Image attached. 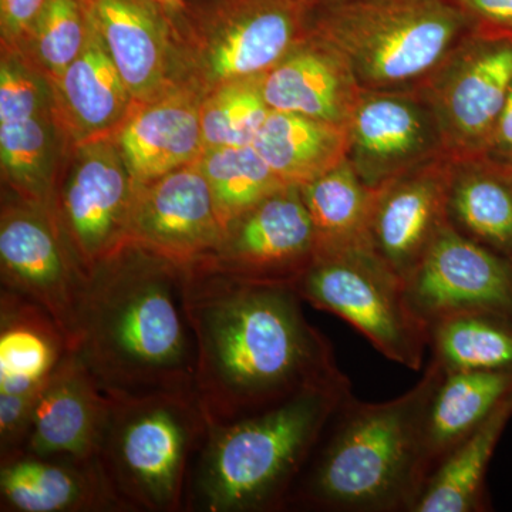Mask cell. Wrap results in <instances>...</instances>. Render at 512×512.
I'll use <instances>...</instances> for the list:
<instances>
[{
    "label": "cell",
    "instance_id": "6da1fadb",
    "mask_svg": "<svg viewBox=\"0 0 512 512\" xmlns=\"http://www.w3.org/2000/svg\"><path fill=\"white\" fill-rule=\"evenodd\" d=\"M303 302L293 285L245 281L202 261L184 266L195 396L208 423L251 416L342 373Z\"/></svg>",
    "mask_w": 512,
    "mask_h": 512
},
{
    "label": "cell",
    "instance_id": "7a4b0ae2",
    "mask_svg": "<svg viewBox=\"0 0 512 512\" xmlns=\"http://www.w3.org/2000/svg\"><path fill=\"white\" fill-rule=\"evenodd\" d=\"M73 350L106 393H195L184 266L127 241L84 278Z\"/></svg>",
    "mask_w": 512,
    "mask_h": 512
},
{
    "label": "cell",
    "instance_id": "3957f363",
    "mask_svg": "<svg viewBox=\"0 0 512 512\" xmlns=\"http://www.w3.org/2000/svg\"><path fill=\"white\" fill-rule=\"evenodd\" d=\"M443 373L431 359L419 383L387 402H362L349 393L326 424L285 511L413 512L424 488V419Z\"/></svg>",
    "mask_w": 512,
    "mask_h": 512
},
{
    "label": "cell",
    "instance_id": "277c9868",
    "mask_svg": "<svg viewBox=\"0 0 512 512\" xmlns=\"http://www.w3.org/2000/svg\"><path fill=\"white\" fill-rule=\"evenodd\" d=\"M349 393V377L340 373L251 416L208 423L187 510L285 511L326 424Z\"/></svg>",
    "mask_w": 512,
    "mask_h": 512
},
{
    "label": "cell",
    "instance_id": "5b68a950",
    "mask_svg": "<svg viewBox=\"0 0 512 512\" xmlns=\"http://www.w3.org/2000/svg\"><path fill=\"white\" fill-rule=\"evenodd\" d=\"M109 394L101 470L127 511L187 510L208 420L195 393Z\"/></svg>",
    "mask_w": 512,
    "mask_h": 512
},
{
    "label": "cell",
    "instance_id": "8992f818",
    "mask_svg": "<svg viewBox=\"0 0 512 512\" xmlns=\"http://www.w3.org/2000/svg\"><path fill=\"white\" fill-rule=\"evenodd\" d=\"M474 26L453 0H336L316 8L311 32L342 53L363 89L409 90Z\"/></svg>",
    "mask_w": 512,
    "mask_h": 512
},
{
    "label": "cell",
    "instance_id": "52a82bcc",
    "mask_svg": "<svg viewBox=\"0 0 512 512\" xmlns=\"http://www.w3.org/2000/svg\"><path fill=\"white\" fill-rule=\"evenodd\" d=\"M295 289L313 308L346 320L387 359L421 369L427 326L413 311L403 279L369 245L319 252Z\"/></svg>",
    "mask_w": 512,
    "mask_h": 512
},
{
    "label": "cell",
    "instance_id": "ba28073f",
    "mask_svg": "<svg viewBox=\"0 0 512 512\" xmlns=\"http://www.w3.org/2000/svg\"><path fill=\"white\" fill-rule=\"evenodd\" d=\"M512 86V33L474 26L417 87L439 123L447 156L477 158Z\"/></svg>",
    "mask_w": 512,
    "mask_h": 512
},
{
    "label": "cell",
    "instance_id": "9c48e42d",
    "mask_svg": "<svg viewBox=\"0 0 512 512\" xmlns=\"http://www.w3.org/2000/svg\"><path fill=\"white\" fill-rule=\"evenodd\" d=\"M136 192L116 143L100 138L82 144L52 215L84 276L126 244Z\"/></svg>",
    "mask_w": 512,
    "mask_h": 512
},
{
    "label": "cell",
    "instance_id": "30bf717a",
    "mask_svg": "<svg viewBox=\"0 0 512 512\" xmlns=\"http://www.w3.org/2000/svg\"><path fill=\"white\" fill-rule=\"evenodd\" d=\"M346 127L348 161L372 188L447 156L434 111L417 89H363Z\"/></svg>",
    "mask_w": 512,
    "mask_h": 512
},
{
    "label": "cell",
    "instance_id": "8fae6325",
    "mask_svg": "<svg viewBox=\"0 0 512 512\" xmlns=\"http://www.w3.org/2000/svg\"><path fill=\"white\" fill-rule=\"evenodd\" d=\"M404 289L427 329L436 320L461 312L512 318V259L447 224L404 279Z\"/></svg>",
    "mask_w": 512,
    "mask_h": 512
},
{
    "label": "cell",
    "instance_id": "7c38bea8",
    "mask_svg": "<svg viewBox=\"0 0 512 512\" xmlns=\"http://www.w3.org/2000/svg\"><path fill=\"white\" fill-rule=\"evenodd\" d=\"M316 249L301 190L285 187L232 221L217 251L201 261L245 281L295 286L315 261Z\"/></svg>",
    "mask_w": 512,
    "mask_h": 512
},
{
    "label": "cell",
    "instance_id": "4fadbf2b",
    "mask_svg": "<svg viewBox=\"0 0 512 512\" xmlns=\"http://www.w3.org/2000/svg\"><path fill=\"white\" fill-rule=\"evenodd\" d=\"M3 288L45 309L74 345L84 278L64 244L52 212L22 200L3 208L0 221Z\"/></svg>",
    "mask_w": 512,
    "mask_h": 512
},
{
    "label": "cell",
    "instance_id": "5bb4252c",
    "mask_svg": "<svg viewBox=\"0 0 512 512\" xmlns=\"http://www.w3.org/2000/svg\"><path fill=\"white\" fill-rule=\"evenodd\" d=\"M222 238L224 227L198 161L137 187L127 241L187 266L214 254Z\"/></svg>",
    "mask_w": 512,
    "mask_h": 512
},
{
    "label": "cell",
    "instance_id": "9a60e30c",
    "mask_svg": "<svg viewBox=\"0 0 512 512\" xmlns=\"http://www.w3.org/2000/svg\"><path fill=\"white\" fill-rule=\"evenodd\" d=\"M311 0H224L215 18L207 72L217 83L268 73L311 32Z\"/></svg>",
    "mask_w": 512,
    "mask_h": 512
},
{
    "label": "cell",
    "instance_id": "2e32d148",
    "mask_svg": "<svg viewBox=\"0 0 512 512\" xmlns=\"http://www.w3.org/2000/svg\"><path fill=\"white\" fill-rule=\"evenodd\" d=\"M453 158L441 157L379 188L369 227V245L407 278L448 221V185Z\"/></svg>",
    "mask_w": 512,
    "mask_h": 512
},
{
    "label": "cell",
    "instance_id": "e0dca14e",
    "mask_svg": "<svg viewBox=\"0 0 512 512\" xmlns=\"http://www.w3.org/2000/svg\"><path fill=\"white\" fill-rule=\"evenodd\" d=\"M109 412V394L76 350H69L40 390L23 453L93 460Z\"/></svg>",
    "mask_w": 512,
    "mask_h": 512
},
{
    "label": "cell",
    "instance_id": "ac0fdd59",
    "mask_svg": "<svg viewBox=\"0 0 512 512\" xmlns=\"http://www.w3.org/2000/svg\"><path fill=\"white\" fill-rule=\"evenodd\" d=\"M2 512L127 511L99 460L22 453L0 463Z\"/></svg>",
    "mask_w": 512,
    "mask_h": 512
},
{
    "label": "cell",
    "instance_id": "d6986e66",
    "mask_svg": "<svg viewBox=\"0 0 512 512\" xmlns=\"http://www.w3.org/2000/svg\"><path fill=\"white\" fill-rule=\"evenodd\" d=\"M269 109L346 126L363 87L339 50L309 35L262 79Z\"/></svg>",
    "mask_w": 512,
    "mask_h": 512
},
{
    "label": "cell",
    "instance_id": "ffe728a7",
    "mask_svg": "<svg viewBox=\"0 0 512 512\" xmlns=\"http://www.w3.org/2000/svg\"><path fill=\"white\" fill-rule=\"evenodd\" d=\"M134 103L163 92L167 70V16L150 0H83Z\"/></svg>",
    "mask_w": 512,
    "mask_h": 512
},
{
    "label": "cell",
    "instance_id": "44dd1931",
    "mask_svg": "<svg viewBox=\"0 0 512 512\" xmlns=\"http://www.w3.org/2000/svg\"><path fill=\"white\" fill-rule=\"evenodd\" d=\"M200 107L184 94H173L128 117L116 144L136 187L200 160L205 150Z\"/></svg>",
    "mask_w": 512,
    "mask_h": 512
},
{
    "label": "cell",
    "instance_id": "7402d4cb",
    "mask_svg": "<svg viewBox=\"0 0 512 512\" xmlns=\"http://www.w3.org/2000/svg\"><path fill=\"white\" fill-rule=\"evenodd\" d=\"M511 390L512 372L443 373L427 407L421 436L424 487Z\"/></svg>",
    "mask_w": 512,
    "mask_h": 512
},
{
    "label": "cell",
    "instance_id": "603a6c76",
    "mask_svg": "<svg viewBox=\"0 0 512 512\" xmlns=\"http://www.w3.org/2000/svg\"><path fill=\"white\" fill-rule=\"evenodd\" d=\"M55 83L67 124L82 144L107 138L130 117L133 96L92 19L82 53Z\"/></svg>",
    "mask_w": 512,
    "mask_h": 512
},
{
    "label": "cell",
    "instance_id": "cb8c5ba5",
    "mask_svg": "<svg viewBox=\"0 0 512 512\" xmlns=\"http://www.w3.org/2000/svg\"><path fill=\"white\" fill-rule=\"evenodd\" d=\"M70 345L55 319L19 293L0 292V394H39Z\"/></svg>",
    "mask_w": 512,
    "mask_h": 512
},
{
    "label": "cell",
    "instance_id": "d4e9b609",
    "mask_svg": "<svg viewBox=\"0 0 512 512\" xmlns=\"http://www.w3.org/2000/svg\"><path fill=\"white\" fill-rule=\"evenodd\" d=\"M252 146L289 187H302L348 160V127L271 110Z\"/></svg>",
    "mask_w": 512,
    "mask_h": 512
},
{
    "label": "cell",
    "instance_id": "484cf974",
    "mask_svg": "<svg viewBox=\"0 0 512 512\" xmlns=\"http://www.w3.org/2000/svg\"><path fill=\"white\" fill-rule=\"evenodd\" d=\"M448 221L457 231L512 259V177L483 158L453 160Z\"/></svg>",
    "mask_w": 512,
    "mask_h": 512
},
{
    "label": "cell",
    "instance_id": "4316f807",
    "mask_svg": "<svg viewBox=\"0 0 512 512\" xmlns=\"http://www.w3.org/2000/svg\"><path fill=\"white\" fill-rule=\"evenodd\" d=\"M512 419V390L437 468L413 512H481L488 510V466Z\"/></svg>",
    "mask_w": 512,
    "mask_h": 512
},
{
    "label": "cell",
    "instance_id": "83f0119b",
    "mask_svg": "<svg viewBox=\"0 0 512 512\" xmlns=\"http://www.w3.org/2000/svg\"><path fill=\"white\" fill-rule=\"evenodd\" d=\"M299 190L315 227L316 254L369 245L370 220L379 188L363 183L348 160Z\"/></svg>",
    "mask_w": 512,
    "mask_h": 512
},
{
    "label": "cell",
    "instance_id": "f1b7e54d",
    "mask_svg": "<svg viewBox=\"0 0 512 512\" xmlns=\"http://www.w3.org/2000/svg\"><path fill=\"white\" fill-rule=\"evenodd\" d=\"M431 359L444 372H512V318L461 312L431 323Z\"/></svg>",
    "mask_w": 512,
    "mask_h": 512
},
{
    "label": "cell",
    "instance_id": "f546056e",
    "mask_svg": "<svg viewBox=\"0 0 512 512\" xmlns=\"http://www.w3.org/2000/svg\"><path fill=\"white\" fill-rule=\"evenodd\" d=\"M198 165L210 184L224 232L259 201L289 187L279 180L252 144L205 148Z\"/></svg>",
    "mask_w": 512,
    "mask_h": 512
},
{
    "label": "cell",
    "instance_id": "4dcf8cb0",
    "mask_svg": "<svg viewBox=\"0 0 512 512\" xmlns=\"http://www.w3.org/2000/svg\"><path fill=\"white\" fill-rule=\"evenodd\" d=\"M50 110L19 121L0 124L3 173L20 200L50 211L52 158L55 147Z\"/></svg>",
    "mask_w": 512,
    "mask_h": 512
},
{
    "label": "cell",
    "instance_id": "1f68e13d",
    "mask_svg": "<svg viewBox=\"0 0 512 512\" xmlns=\"http://www.w3.org/2000/svg\"><path fill=\"white\" fill-rule=\"evenodd\" d=\"M261 76L222 83L202 103L205 148L249 146L271 113L262 92Z\"/></svg>",
    "mask_w": 512,
    "mask_h": 512
},
{
    "label": "cell",
    "instance_id": "d6a6232c",
    "mask_svg": "<svg viewBox=\"0 0 512 512\" xmlns=\"http://www.w3.org/2000/svg\"><path fill=\"white\" fill-rule=\"evenodd\" d=\"M83 0H49L30 32L39 62L57 79L77 59L89 37Z\"/></svg>",
    "mask_w": 512,
    "mask_h": 512
},
{
    "label": "cell",
    "instance_id": "836d02e7",
    "mask_svg": "<svg viewBox=\"0 0 512 512\" xmlns=\"http://www.w3.org/2000/svg\"><path fill=\"white\" fill-rule=\"evenodd\" d=\"M50 110L47 87L18 59H3L0 67V124L29 119Z\"/></svg>",
    "mask_w": 512,
    "mask_h": 512
},
{
    "label": "cell",
    "instance_id": "e575fe53",
    "mask_svg": "<svg viewBox=\"0 0 512 512\" xmlns=\"http://www.w3.org/2000/svg\"><path fill=\"white\" fill-rule=\"evenodd\" d=\"M49 0H0L3 40L18 42L30 35Z\"/></svg>",
    "mask_w": 512,
    "mask_h": 512
},
{
    "label": "cell",
    "instance_id": "d590c367",
    "mask_svg": "<svg viewBox=\"0 0 512 512\" xmlns=\"http://www.w3.org/2000/svg\"><path fill=\"white\" fill-rule=\"evenodd\" d=\"M477 158H483L487 163L501 170L512 168V86L495 123L493 133L488 138L483 153Z\"/></svg>",
    "mask_w": 512,
    "mask_h": 512
},
{
    "label": "cell",
    "instance_id": "8d00e7d4",
    "mask_svg": "<svg viewBox=\"0 0 512 512\" xmlns=\"http://www.w3.org/2000/svg\"><path fill=\"white\" fill-rule=\"evenodd\" d=\"M477 26L512 33V0H453Z\"/></svg>",
    "mask_w": 512,
    "mask_h": 512
},
{
    "label": "cell",
    "instance_id": "74e56055",
    "mask_svg": "<svg viewBox=\"0 0 512 512\" xmlns=\"http://www.w3.org/2000/svg\"><path fill=\"white\" fill-rule=\"evenodd\" d=\"M167 18L181 15L185 9V0H150Z\"/></svg>",
    "mask_w": 512,
    "mask_h": 512
},
{
    "label": "cell",
    "instance_id": "f35d334b",
    "mask_svg": "<svg viewBox=\"0 0 512 512\" xmlns=\"http://www.w3.org/2000/svg\"><path fill=\"white\" fill-rule=\"evenodd\" d=\"M311 2L318 3V5H322V3L336 2V0H311Z\"/></svg>",
    "mask_w": 512,
    "mask_h": 512
},
{
    "label": "cell",
    "instance_id": "ab89813d",
    "mask_svg": "<svg viewBox=\"0 0 512 512\" xmlns=\"http://www.w3.org/2000/svg\"><path fill=\"white\" fill-rule=\"evenodd\" d=\"M500 170H501V168H500ZM503 171H504V173H507L508 175H511V177H512V168H511V170H503Z\"/></svg>",
    "mask_w": 512,
    "mask_h": 512
}]
</instances>
